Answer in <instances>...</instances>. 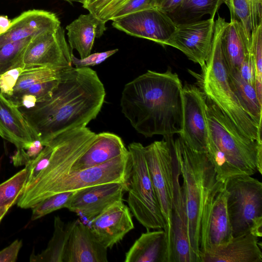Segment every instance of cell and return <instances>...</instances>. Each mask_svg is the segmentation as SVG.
Here are the masks:
<instances>
[{
    "instance_id": "cell-1",
    "label": "cell",
    "mask_w": 262,
    "mask_h": 262,
    "mask_svg": "<svg viewBox=\"0 0 262 262\" xmlns=\"http://www.w3.org/2000/svg\"><path fill=\"white\" fill-rule=\"evenodd\" d=\"M105 90L97 72L89 67L62 70L51 96L21 113L45 146L58 135L86 127L99 113Z\"/></svg>"
},
{
    "instance_id": "cell-2",
    "label": "cell",
    "mask_w": 262,
    "mask_h": 262,
    "mask_svg": "<svg viewBox=\"0 0 262 262\" xmlns=\"http://www.w3.org/2000/svg\"><path fill=\"white\" fill-rule=\"evenodd\" d=\"M183 85L176 73L147 70L127 83L122 90V113L146 138L165 139L180 134L183 128Z\"/></svg>"
},
{
    "instance_id": "cell-3",
    "label": "cell",
    "mask_w": 262,
    "mask_h": 262,
    "mask_svg": "<svg viewBox=\"0 0 262 262\" xmlns=\"http://www.w3.org/2000/svg\"><path fill=\"white\" fill-rule=\"evenodd\" d=\"M206 117L208 132L206 153L217 180L225 184L235 177L252 176L256 172L261 174L262 141L242 133L206 97Z\"/></svg>"
},
{
    "instance_id": "cell-4",
    "label": "cell",
    "mask_w": 262,
    "mask_h": 262,
    "mask_svg": "<svg viewBox=\"0 0 262 262\" xmlns=\"http://www.w3.org/2000/svg\"><path fill=\"white\" fill-rule=\"evenodd\" d=\"M177 159L182 178V187L187 217L190 246L200 260V233L207 198L219 181L206 152L190 148L179 137L167 139Z\"/></svg>"
},
{
    "instance_id": "cell-5",
    "label": "cell",
    "mask_w": 262,
    "mask_h": 262,
    "mask_svg": "<svg viewBox=\"0 0 262 262\" xmlns=\"http://www.w3.org/2000/svg\"><path fill=\"white\" fill-rule=\"evenodd\" d=\"M226 21L219 16L214 21L211 50L202 72L198 76L200 89L245 136L262 141L261 127L245 111L229 81L221 44V34Z\"/></svg>"
},
{
    "instance_id": "cell-6",
    "label": "cell",
    "mask_w": 262,
    "mask_h": 262,
    "mask_svg": "<svg viewBox=\"0 0 262 262\" xmlns=\"http://www.w3.org/2000/svg\"><path fill=\"white\" fill-rule=\"evenodd\" d=\"M132 168L129 152L101 165L61 176L38 188L25 190L16 205L22 209L31 208L51 195L73 192L94 185L120 182L128 184Z\"/></svg>"
},
{
    "instance_id": "cell-7",
    "label": "cell",
    "mask_w": 262,
    "mask_h": 262,
    "mask_svg": "<svg viewBox=\"0 0 262 262\" xmlns=\"http://www.w3.org/2000/svg\"><path fill=\"white\" fill-rule=\"evenodd\" d=\"M127 149L132 164L127 191L129 209L147 230H164L166 223L150 178L145 146L134 142Z\"/></svg>"
},
{
    "instance_id": "cell-8",
    "label": "cell",
    "mask_w": 262,
    "mask_h": 262,
    "mask_svg": "<svg viewBox=\"0 0 262 262\" xmlns=\"http://www.w3.org/2000/svg\"><path fill=\"white\" fill-rule=\"evenodd\" d=\"M233 236H262V183L251 176L232 178L225 184Z\"/></svg>"
},
{
    "instance_id": "cell-9",
    "label": "cell",
    "mask_w": 262,
    "mask_h": 262,
    "mask_svg": "<svg viewBox=\"0 0 262 262\" xmlns=\"http://www.w3.org/2000/svg\"><path fill=\"white\" fill-rule=\"evenodd\" d=\"M147 165L164 216L169 250L173 260L171 210L173 198V157L170 145L165 139L145 146Z\"/></svg>"
},
{
    "instance_id": "cell-10",
    "label": "cell",
    "mask_w": 262,
    "mask_h": 262,
    "mask_svg": "<svg viewBox=\"0 0 262 262\" xmlns=\"http://www.w3.org/2000/svg\"><path fill=\"white\" fill-rule=\"evenodd\" d=\"M228 192L218 181L210 192L201 220L200 254L212 246L227 243L233 238L227 209Z\"/></svg>"
},
{
    "instance_id": "cell-11",
    "label": "cell",
    "mask_w": 262,
    "mask_h": 262,
    "mask_svg": "<svg viewBox=\"0 0 262 262\" xmlns=\"http://www.w3.org/2000/svg\"><path fill=\"white\" fill-rule=\"evenodd\" d=\"M72 54L64 30L60 26L32 37L26 49L23 63L24 69L35 67L68 68L73 67Z\"/></svg>"
},
{
    "instance_id": "cell-12",
    "label": "cell",
    "mask_w": 262,
    "mask_h": 262,
    "mask_svg": "<svg viewBox=\"0 0 262 262\" xmlns=\"http://www.w3.org/2000/svg\"><path fill=\"white\" fill-rule=\"evenodd\" d=\"M112 26L126 34L149 39L162 46L175 31L177 24L168 14L157 8L112 19Z\"/></svg>"
},
{
    "instance_id": "cell-13",
    "label": "cell",
    "mask_w": 262,
    "mask_h": 262,
    "mask_svg": "<svg viewBox=\"0 0 262 262\" xmlns=\"http://www.w3.org/2000/svg\"><path fill=\"white\" fill-rule=\"evenodd\" d=\"M183 128L180 137L192 149L206 152L208 132L206 117V97L201 89L183 86Z\"/></svg>"
},
{
    "instance_id": "cell-14",
    "label": "cell",
    "mask_w": 262,
    "mask_h": 262,
    "mask_svg": "<svg viewBox=\"0 0 262 262\" xmlns=\"http://www.w3.org/2000/svg\"><path fill=\"white\" fill-rule=\"evenodd\" d=\"M214 17L180 24L165 46L182 52L187 58L202 67L210 54L213 37Z\"/></svg>"
},
{
    "instance_id": "cell-15",
    "label": "cell",
    "mask_w": 262,
    "mask_h": 262,
    "mask_svg": "<svg viewBox=\"0 0 262 262\" xmlns=\"http://www.w3.org/2000/svg\"><path fill=\"white\" fill-rule=\"evenodd\" d=\"M127 184L112 182L87 187L74 192L67 207L91 222L107 207L123 201Z\"/></svg>"
},
{
    "instance_id": "cell-16",
    "label": "cell",
    "mask_w": 262,
    "mask_h": 262,
    "mask_svg": "<svg viewBox=\"0 0 262 262\" xmlns=\"http://www.w3.org/2000/svg\"><path fill=\"white\" fill-rule=\"evenodd\" d=\"M173 157V198L171 210L173 262H200L189 243L187 217L178 162Z\"/></svg>"
},
{
    "instance_id": "cell-17",
    "label": "cell",
    "mask_w": 262,
    "mask_h": 262,
    "mask_svg": "<svg viewBox=\"0 0 262 262\" xmlns=\"http://www.w3.org/2000/svg\"><path fill=\"white\" fill-rule=\"evenodd\" d=\"M89 227L96 239L108 249L119 243L134 225L129 208L120 201L91 221Z\"/></svg>"
},
{
    "instance_id": "cell-18",
    "label": "cell",
    "mask_w": 262,
    "mask_h": 262,
    "mask_svg": "<svg viewBox=\"0 0 262 262\" xmlns=\"http://www.w3.org/2000/svg\"><path fill=\"white\" fill-rule=\"evenodd\" d=\"M258 238L250 233L233 237L226 244L201 252V262H262Z\"/></svg>"
},
{
    "instance_id": "cell-19",
    "label": "cell",
    "mask_w": 262,
    "mask_h": 262,
    "mask_svg": "<svg viewBox=\"0 0 262 262\" xmlns=\"http://www.w3.org/2000/svg\"><path fill=\"white\" fill-rule=\"evenodd\" d=\"M60 26L56 15L42 10L25 11L11 20L8 28L0 33V46L34 37Z\"/></svg>"
},
{
    "instance_id": "cell-20",
    "label": "cell",
    "mask_w": 262,
    "mask_h": 262,
    "mask_svg": "<svg viewBox=\"0 0 262 262\" xmlns=\"http://www.w3.org/2000/svg\"><path fill=\"white\" fill-rule=\"evenodd\" d=\"M107 250L89 226L77 220L68 239L64 262H107Z\"/></svg>"
},
{
    "instance_id": "cell-21",
    "label": "cell",
    "mask_w": 262,
    "mask_h": 262,
    "mask_svg": "<svg viewBox=\"0 0 262 262\" xmlns=\"http://www.w3.org/2000/svg\"><path fill=\"white\" fill-rule=\"evenodd\" d=\"M128 152L127 148L119 136L109 132L96 134L89 147L64 175L101 165Z\"/></svg>"
},
{
    "instance_id": "cell-22",
    "label": "cell",
    "mask_w": 262,
    "mask_h": 262,
    "mask_svg": "<svg viewBox=\"0 0 262 262\" xmlns=\"http://www.w3.org/2000/svg\"><path fill=\"white\" fill-rule=\"evenodd\" d=\"M0 136L21 148L39 139L19 108L0 92Z\"/></svg>"
},
{
    "instance_id": "cell-23",
    "label": "cell",
    "mask_w": 262,
    "mask_h": 262,
    "mask_svg": "<svg viewBox=\"0 0 262 262\" xmlns=\"http://www.w3.org/2000/svg\"><path fill=\"white\" fill-rule=\"evenodd\" d=\"M251 43V40L247 36L240 22L230 20L225 23L221 44L227 70L238 71L243 62L252 59Z\"/></svg>"
},
{
    "instance_id": "cell-24",
    "label": "cell",
    "mask_w": 262,
    "mask_h": 262,
    "mask_svg": "<svg viewBox=\"0 0 262 262\" xmlns=\"http://www.w3.org/2000/svg\"><path fill=\"white\" fill-rule=\"evenodd\" d=\"M124 261L172 262L164 230L142 233L126 252Z\"/></svg>"
},
{
    "instance_id": "cell-25",
    "label": "cell",
    "mask_w": 262,
    "mask_h": 262,
    "mask_svg": "<svg viewBox=\"0 0 262 262\" xmlns=\"http://www.w3.org/2000/svg\"><path fill=\"white\" fill-rule=\"evenodd\" d=\"M105 22L93 14H81L66 27L70 48L76 50L80 58L91 53L95 39L101 37L106 30Z\"/></svg>"
},
{
    "instance_id": "cell-26",
    "label": "cell",
    "mask_w": 262,
    "mask_h": 262,
    "mask_svg": "<svg viewBox=\"0 0 262 262\" xmlns=\"http://www.w3.org/2000/svg\"><path fill=\"white\" fill-rule=\"evenodd\" d=\"M75 221L69 222L66 225L60 217L55 216L53 235L47 248L37 254L33 250L30 256V261L64 262L67 245Z\"/></svg>"
},
{
    "instance_id": "cell-27",
    "label": "cell",
    "mask_w": 262,
    "mask_h": 262,
    "mask_svg": "<svg viewBox=\"0 0 262 262\" xmlns=\"http://www.w3.org/2000/svg\"><path fill=\"white\" fill-rule=\"evenodd\" d=\"M229 8L231 20L240 22L247 36L262 24V0H223Z\"/></svg>"
},
{
    "instance_id": "cell-28",
    "label": "cell",
    "mask_w": 262,
    "mask_h": 262,
    "mask_svg": "<svg viewBox=\"0 0 262 262\" xmlns=\"http://www.w3.org/2000/svg\"><path fill=\"white\" fill-rule=\"evenodd\" d=\"M227 72L230 84L243 109L261 127L262 104L255 86L246 81L238 72L227 70Z\"/></svg>"
},
{
    "instance_id": "cell-29",
    "label": "cell",
    "mask_w": 262,
    "mask_h": 262,
    "mask_svg": "<svg viewBox=\"0 0 262 262\" xmlns=\"http://www.w3.org/2000/svg\"><path fill=\"white\" fill-rule=\"evenodd\" d=\"M223 0H184L172 13L171 18L177 24L188 23L199 19L206 14L214 17Z\"/></svg>"
},
{
    "instance_id": "cell-30",
    "label": "cell",
    "mask_w": 262,
    "mask_h": 262,
    "mask_svg": "<svg viewBox=\"0 0 262 262\" xmlns=\"http://www.w3.org/2000/svg\"><path fill=\"white\" fill-rule=\"evenodd\" d=\"M63 69L48 67L25 68L19 76L13 94L5 97L8 99H13L19 96L25 90L33 84L50 80H59L60 79Z\"/></svg>"
},
{
    "instance_id": "cell-31",
    "label": "cell",
    "mask_w": 262,
    "mask_h": 262,
    "mask_svg": "<svg viewBox=\"0 0 262 262\" xmlns=\"http://www.w3.org/2000/svg\"><path fill=\"white\" fill-rule=\"evenodd\" d=\"M29 165L0 184V207L10 208L23 194L27 183Z\"/></svg>"
},
{
    "instance_id": "cell-32",
    "label": "cell",
    "mask_w": 262,
    "mask_h": 262,
    "mask_svg": "<svg viewBox=\"0 0 262 262\" xmlns=\"http://www.w3.org/2000/svg\"><path fill=\"white\" fill-rule=\"evenodd\" d=\"M31 38H28L0 46V75L10 69L24 66V55Z\"/></svg>"
},
{
    "instance_id": "cell-33",
    "label": "cell",
    "mask_w": 262,
    "mask_h": 262,
    "mask_svg": "<svg viewBox=\"0 0 262 262\" xmlns=\"http://www.w3.org/2000/svg\"><path fill=\"white\" fill-rule=\"evenodd\" d=\"M130 0H84L82 7L101 20H111Z\"/></svg>"
},
{
    "instance_id": "cell-34",
    "label": "cell",
    "mask_w": 262,
    "mask_h": 262,
    "mask_svg": "<svg viewBox=\"0 0 262 262\" xmlns=\"http://www.w3.org/2000/svg\"><path fill=\"white\" fill-rule=\"evenodd\" d=\"M250 54L255 72V88L262 104V24L252 32Z\"/></svg>"
},
{
    "instance_id": "cell-35",
    "label": "cell",
    "mask_w": 262,
    "mask_h": 262,
    "mask_svg": "<svg viewBox=\"0 0 262 262\" xmlns=\"http://www.w3.org/2000/svg\"><path fill=\"white\" fill-rule=\"evenodd\" d=\"M74 192L57 193L39 202L31 208V220H37L57 210L67 208Z\"/></svg>"
},
{
    "instance_id": "cell-36",
    "label": "cell",
    "mask_w": 262,
    "mask_h": 262,
    "mask_svg": "<svg viewBox=\"0 0 262 262\" xmlns=\"http://www.w3.org/2000/svg\"><path fill=\"white\" fill-rule=\"evenodd\" d=\"M39 139H35L25 146L17 148L11 159L15 166L27 165L39 154L44 147Z\"/></svg>"
},
{
    "instance_id": "cell-37",
    "label": "cell",
    "mask_w": 262,
    "mask_h": 262,
    "mask_svg": "<svg viewBox=\"0 0 262 262\" xmlns=\"http://www.w3.org/2000/svg\"><path fill=\"white\" fill-rule=\"evenodd\" d=\"M52 151V147L51 145L49 144L45 145L43 149L35 159L28 164L29 165V170L26 188L34 181L47 166Z\"/></svg>"
},
{
    "instance_id": "cell-38",
    "label": "cell",
    "mask_w": 262,
    "mask_h": 262,
    "mask_svg": "<svg viewBox=\"0 0 262 262\" xmlns=\"http://www.w3.org/2000/svg\"><path fill=\"white\" fill-rule=\"evenodd\" d=\"M23 65L15 67L0 75V92L5 96H11L19 75L23 71Z\"/></svg>"
},
{
    "instance_id": "cell-39",
    "label": "cell",
    "mask_w": 262,
    "mask_h": 262,
    "mask_svg": "<svg viewBox=\"0 0 262 262\" xmlns=\"http://www.w3.org/2000/svg\"><path fill=\"white\" fill-rule=\"evenodd\" d=\"M118 51V49L90 54L83 58H78L72 53V63L76 68L89 67L99 64Z\"/></svg>"
},
{
    "instance_id": "cell-40",
    "label": "cell",
    "mask_w": 262,
    "mask_h": 262,
    "mask_svg": "<svg viewBox=\"0 0 262 262\" xmlns=\"http://www.w3.org/2000/svg\"><path fill=\"white\" fill-rule=\"evenodd\" d=\"M60 79L50 80L33 84L25 90L21 95L25 93L30 94L36 98L37 102L43 101L51 96Z\"/></svg>"
},
{
    "instance_id": "cell-41",
    "label": "cell",
    "mask_w": 262,
    "mask_h": 262,
    "mask_svg": "<svg viewBox=\"0 0 262 262\" xmlns=\"http://www.w3.org/2000/svg\"><path fill=\"white\" fill-rule=\"evenodd\" d=\"M154 8H156V0H130L121 8L113 18Z\"/></svg>"
},
{
    "instance_id": "cell-42",
    "label": "cell",
    "mask_w": 262,
    "mask_h": 262,
    "mask_svg": "<svg viewBox=\"0 0 262 262\" xmlns=\"http://www.w3.org/2000/svg\"><path fill=\"white\" fill-rule=\"evenodd\" d=\"M21 240L15 239L10 245L0 250V262H15L22 247Z\"/></svg>"
},
{
    "instance_id": "cell-43",
    "label": "cell",
    "mask_w": 262,
    "mask_h": 262,
    "mask_svg": "<svg viewBox=\"0 0 262 262\" xmlns=\"http://www.w3.org/2000/svg\"><path fill=\"white\" fill-rule=\"evenodd\" d=\"M184 0H156V8L169 15L178 9Z\"/></svg>"
},
{
    "instance_id": "cell-44",
    "label": "cell",
    "mask_w": 262,
    "mask_h": 262,
    "mask_svg": "<svg viewBox=\"0 0 262 262\" xmlns=\"http://www.w3.org/2000/svg\"><path fill=\"white\" fill-rule=\"evenodd\" d=\"M10 20L7 16H0V33L5 31L11 24Z\"/></svg>"
},
{
    "instance_id": "cell-45",
    "label": "cell",
    "mask_w": 262,
    "mask_h": 262,
    "mask_svg": "<svg viewBox=\"0 0 262 262\" xmlns=\"http://www.w3.org/2000/svg\"><path fill=\"white\" fill-rule=\"evenodd\" d=\"M9 209L8 207H0V223Z\"/></svg>"
},
{
    "instance_id": "cell-46",
    "label": "cell",
    "mask_w": 262,
    "mask_h": 262,
    "mask_svg": "<svg viewBox=\"0 0 262 262\" xmlns=\"http://www.w3.org/2000/svg\"><path fill=\"white\" fill-rule=\"evenodd\" d=\"M64 1H66L70 3H72L74 2H80V3H82L84 0H64Z\"/></svg>"
}]
</instances>
